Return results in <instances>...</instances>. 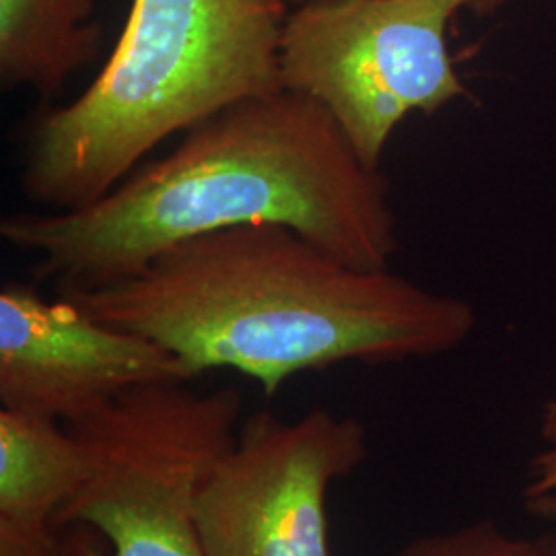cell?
Returning a JSON list of instances; mask_svg holds the SVG:
<instances>
[{
    "label": "cell",
    "instance_id": "1",
    "mask_svg": "<svg viewBox=\"0 0 556 556\" xmlns=\"http://www.w3.org/2000/svg\"><path fill=\"white\" fill-rule=\"evenodd\" d=\"M264 223L367 270L390 268L397 252L386 176L358 160L318 101L287 89L202 119L80 211L4 217L0 238L34 256V275L62 295L135 277L184 239Z\"/></svg>",
    "mask_w": 556,
    "mask_h": 556
},
{
    "label": "cell",
    "instance_id": "2",
    "mask_svg": "<svg viewBox=\"0 0 556 556\" xmlns=\"http://www.w3.org/2000/svg\"><path fill=\"white\" fill-rule=\"evenodd\" d=\"M60 298L151 338L194 378L233 369L266 396L299 374L340 363L438 357L477 326L468 301L390 268L351 266L270 223L184 239L135 277Z\"/></svg>",
    "mask_w": 556,
    "mask_h": 556
},
{
    "label": "cell",
    "instance_id": "3",
    "mask_svg": "<svg viewBox=\"0 0 556 556\" xmlns=\"http://www.w3.org/2000/svg\"><path fill=\"white\" fill-rule=\"evenodd\" d=\"M287 13L282 0H132L93 83L29 122L21 192L52 213L80 211L163 140L236 101L280 91Z\"/></svg>",
    "mask_w": 556,
    "mask_h": 556
},
{
    "label": "cell",
    "instance_id": "4",
    "mask_svg": "<svg viewBox=\"0 0 556 556\" xmlns=\"http://www.w3.org/2000/svg\"><path fill=\"white\" fill-rule=\"evenodd\" d=\"M243 396L190 381L140 386L98 413L68 422L91 456V472L62 507L56 526H87L108 556H204L197 501L233 445Z\"/></svg>",
    "mask_w": 556,
    "mask_h": 556
},
{
    "label": "cell",
    "instance_id": "5",
    "mask_svg": "<svg viewBox=\"0 0 556 556\" xmlns=\"http://www.w3.org/2000/svg\"><path fill=\"white\" fill-rule=\"evenodd\" d=\"M457 0H303L278 50L282 89L318 101L367 167L400 122L468 91L447 50Z\"/></svg>",
    "mask_w": 556,
    "mask_h": 556
},
{
    "label": "cell",
    "instance_id": "6",
    "mask_svg": "<svg viewBox=\"0 0 556 556\" xmlns=\"http://www.w3.org/2000/svg\"><path fill=\"white\" fill-rule=\"evenodd\" d=\"M357 418L314 408L287 420L260 410L204 480L197 526L204 556H330L328 493L367 459Z\"/></svg>",
    "mask_w": 556,
    "mask_h": 556
},
{
    "label": "cell",
    "instance_id": "7",
    "mask_svg": "<svg viewBox=\"0 0 556 556\" xmlns=\"http://www.w3.org/2000/svg\"><path fill=\"white\" fill-rule=\"evenodd\" d=\"M192 379L165 346L103 324L71 299L48 301L15 280L0 289V408L68 425L128 390Z\"/></svg>",
    "mask_w": 556,
    "mask_h": 556
},
{
    "label": "cell",
    "instance_id": "8",
    "mask_svg": "<svg viewBox=\"0 0 556 556\" xmlns=\"http://www.w3.org/2000/svg\"><path fill=\"white\" fill-rule=\"evenodd\" d=\"M91 472L85 441L54 418L0 408V532L38 534Z\"/></svg>",
    "mask_w": 556,
    "mask_h": 556
},
{
    "label": "cell",
    "instance_id": "9",
    "mask_svg": "<svg viewBox=\"0 0 556 556\" xmlns=\"http://www.w3.org/2000/svg\"><path fill=\"white\" fill-rule=\"evenodd\" d=\"M96 0H0V85L59 98L75 73L100 59Z\"/></svg>",
    "mask_w": 556,
    "mask_h": 556
},
{
    "label": "cell",
    "instance_id": "10",
    "mask_svg": "<svg viewBox=\"0 0 556 556\" xmlns=\"http://www.w3.org/2000/svg\"><path fill=\"white\" fill-rule=\"evenodd\" d=\"M392 556H546L540 538L505 534L495 521L482 519L443 534L417 538Z\"/></svg>",
    "mask_w": 556,
    "mask_h": 556
},
{
    "label": "cell",
    "instance_id": "11",
    "mask_svg": "<svg viewBox=\"0 0 556 556\" xmlns=\"http://www.w3.org/2000/svg\"><path fill=\"white\" fill-rule=\"evenodd\" d=\"M108 542L87 526H54L38 534H0V556H108Z\"/></svg>",
    "mask_w": 556,
    "mask_h": 556
},
{
    "label": "cell",
    "instance_id": "12",
    "mask_svg": "<svg viewBox=\"0 0 556 556\" xmlns=\"http://www.w3.org/2000/svg\"><path fill=\"white\" fill-rule=\"evenodd\" d=\"M542 439L546 447L530 462L521 498L528 514L556 519V400L544 406Z\"/></svg>",
    "mask_w": 556,
    "mask_h": 556
},
{
    "label": "cell",
    "instance_id": "13",
    "mask_svg": "<svg viewBox=\"0 0 556 556\" xmlns=\"http://www.w3.org/2000/svg\"><path fill=\"white\" fill-rule=\"evenodd\" d=\"M462 4V9H468L477 15H489L493 11H497L498 7L507 0H457Z\"/></svg>",
    "mask_w": 556,
    "mask_h": 556
},
{
    "label": "cell",
    "instance_id": "14",
    "mask_svg": "<svg viewBox=\"0 0 556 556\" xmlns=\"http://www.w3.org/2000/svg\"><path fill=\"white\" fill-rule=\"evenodd\" d=\"M540 542H542V546H544V555L556 556V532L540 536Z\"/></svg>",
    "mask_w": 556,
    "mask_h": 556
},
{
    "label": "cell",
    "instance_id": "15",
    "mask_svg": "<svg viewBox=\"0 0 556 556\" xmlns=\"http://www.w3.org/2000/svg\"><path fill=\"white\" fill-rule=\"evenodd\" d=\"M282 2H285V4L289 7V9H293V7H298V4H301L303 0H282Z\"/></svg>",
    "mask_w": 556,
    "mask_h": 556
}]
</instances>
